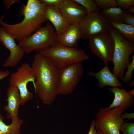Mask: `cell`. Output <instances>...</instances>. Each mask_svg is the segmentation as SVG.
<instances>
[{
  "label": "cell",
  "mask_w": 134,
  "mask_h": 134,
  "mask_svg": "<svg viewBox=\"0 0 134 134\" xmlns=\"http://www.w3.org/2000/svg\"><path fill=\"white\" fill-rule=\"evenodd\" d=\"M31 67L35 77L36 93L44 104H51L57 95L59 69L49 59L39 53L35 55Z\"/></svg>",
  "instance_id": "6da1fadb"
},
{
  "label": "cell",
  "mask_w": 134,
  "mask_h": 134,
  "mask_svg": "<svg viewBox=\"0 0 134 134\" xmlns=\"http://www.w3.org/2000/svg\"><path fill=\"white\" fill-rule=\"evenodd\" d=\"M46 5L39 0H28L22 7V13L24 16L20 22L9 24L4 22L5 15L0 18V25L8 33L19 42L28 37L48 21L45 15Z\"/></svg>",
  "instance_id": "7a4b0ae2"
},
{
  "label": "cell",
  "mask_w": 134,
  "mask_h": 134,
  "mask_svg": "<svg viewBox=\"0 0 134 134\" xmlns=\"http://www.w3.org/2000/svg\"><path fill=\"white\" fill-rule=\"evenodd\" d=\"M108 31L115 44L112 62V73L122 81L124 72L130 64V56L134 52V43L125 39L118 30L110 25Z\"/></svg>",
  "instance_id": "3957f363"
},
{
  "label": "cell",
  "mask_w": 134,
  "mask_h": 134,
  "mask_svg": "<svg viewBox=\"0 0 134 134\" xmlns=\"http://www.w3.org/2000/svg\"><path fill=\"white\" fill-rule=\"evenodd\" d=\"M49 59L59 69L67 66L81 62L90 57L83 50L56 42L48 49L39 52Z\"/></svg>",
  "instance_id": "277c9868"
},
{
  "label": "cell",
  "mask_w": 134,
  "mask_h": 134,
  "mask_svg": "<svg viewBox=\"0 0 134 134\" xmlns=\"http://www.w3.org/2000/svg\"><path fill=\"white\" fill-rule=\"evenodd\" d=\"M57 38L54 27L48 22L31 35L19 42L18 45L25 53L29 54L34 51L39 53L52 46L56 42Z\"/></svg>",
  "instance_id": "5b68a950"
},
{
  "label": "cell",
  "mask_w": 134,
  "mask_h": 134,
  "mask_svg": "<svg viewBox=\"0 0 134 134\" xmlns=\"http://www.w3.org/2000/svg\"><path fill=\"white\" fill-rule=\"evenodd\" d=\"M126 109L118 106L100 108L95 120V127L99 134H121L120 128L124 122L122 114Z\"/></svg>",
  "instance_id": "8992f818"
},
{
  "label": "cell",
  "mask_w": 134,
  "mask_h": 134,
  "mask_svg": "<svg viewBox=\"0 0 134 134\" xmlns=\"http://www.w3.org/2000/svg\"><path fill=\"white\" fill-rule=\"evenodd\" d=\"M84 69L81 63L72 64L59 69L57 94L72 93L82 79Z\"/></svg>",
  "instance_id": "52a82bcc"
},
{
  "label": "cell",
  "mask_w": 134,
  "mask_h": 134,
  "mask_svg": "<svg viewBox=\"0 0 134 134\" xmlns=\"http://www.w3.org/2000/svg\"><path fill=\"white\" fill-rule=\"evenodd\" d=\"M35 77L33 69L27 63L22 64L17 71L12 73L9 81L10 85L18 89L21 97L20 105H23L33 98L32 93L28 90L27 85L29 82L35 86Z\"/></svg>",
  "instance_id": "ba28073f"
},
{
  "label": "cell",
  "mask_w": 134,
  "mask_h": 134,
  "mask_svg": "<svg viewBox=\"0 0 134 134\" xmlns=\"http://www.w3.org/2000/svg\"><path fill=\"white\" fill-rule=\"evenodd\" d=\"M92 53L96 56L107 65L112 61L115 44L114 40L108 31L91 36L88 39Z\"/></svg>",
  "instance_id": "9c48e42d"
},
{
  "label": "cell",
  "mask_w": 134,
  "mask_h": 134,
  "mask_svg": "<svg viewBox=\"0 0 134 134\" xmlns=\"http://www.w3.org/2000/svg\"><path fill=\"white\" fill-rule=\"evenodd\" d=\"M110 25L109 20L100 12H93L79 23L81 38L86 40L92 35L107 31Z\"/></svg>",
  "instance_id": "30bf717a"
},
{
  "label": "cell",
  "mask_w": 134,
  "mask_h": 134,
  "mask_svg": "<svg viewBox=\"0 0 134 134\" xmlns=\"http://www.w3.org/2000/svg\"><path fill=\"white\" fill-rule=\"evenodd\" d=\"M13 36L0 27V43L10 52L5 62L3 65L4 67H13L16 66L23 58L25 53L15 41Z\"/></svg>",
  "instance_id": "8fae6325"
},
{
  "label": "cell",
  "mask_w": 134,
  "mask_h": 134,
  "mask_svg": "<svg viewBox=\"0 0 134 134\" xmlns=\"http://www.w3.org/2000/svg\"><path fill=\"white\" fill-rule=\"evenodd\" d=\"M57 7L65 18L71 23H79L88 15L85 8L74 0H63Z\"/></svg>",
  "instance_id": "7c38bea8"
},
{
  "label": "cell",
  "mask_w": 134,
  "mask_h": 134,
  "mask_svg": "<svg viewBox=\"0 0 134 134\" xmlns=\"http://www.w3.org/2000/svg\"><path fill=\"white\" fill-rule=\"evenodd\" d=\"M45 15L47 20L54 26L57 36L63 33L71 24L64 17L57 6L46 5Z\"/></svg>",
  "instance_id": "4fadbf2b"
},
{
  "label": "cell",
  "mask_w": 134,
  "mask_h": 134,
  "mask_svg": "<svg viewBox=\"0 0 134 134\" xmlns=\"http://www.w3.org/2000/svg\"><path fill=\"white\" fill-rule=\"evenodd\" d=\"M107 88L114 95L113 100L108 107L109 108L121 106L126 110L133 104L134 102L133 98L134 88L131 91H127L125 88L120 89L116 87L111 88L107 87Z\"/></svg>",
  "instance_id": "5bb4252c"
},
{
  "label": "cell",
  "mask_w": 134,
  "mask_h": 134,
  "mask_svg": "<svg viewBox=\"0 0 134 134\" xmlns=\"http://www.w3.org/2000/svg\"><path fill=\"white\" fill-rule=\"evenodd\" d=\"M86 73L88 75L93 77L98 80L97 87L98 88L102 89L108 86L121 88L122 86L118 78L110 71L107 65H105L101 70L97 72L89 71Z\"/></svg>",
  "instance_id": "9a60e30c"
},
{
  "label": "cell",
  "mask_w": 134,
  "mask_h": 134,
  "mask_svg": "<svg viewBox=\"0 0 134 134\" xmlns=\"http://www.w3.org/2000/svg\"><path fill=\"white\" fill-rule=\"evenodd\" d=\"M7 96L8 104L4 106V110L6 113V118L11 119L18 116L20 105L21 97L18 88L14 85H10L7 90Z\"/></svg>",
  "instance_id": "2e32d148"
},
{
  "label": "cell",
  "mask_w": 134,
  "mask_h": 134,
  "mask_svg": "<svg viewBox=\"0 0 134 134\" xmlns=\"http://www.w3.org/2000/svg\"><path fill=\"white\" fill-rule=\"evenodd\" d=\"M81 38L79 23H71L61 34L57 36L56 42L64 46L71 47H77L78 42Z\"/></svg>",
  "instance_id": "e0dca14e"
},
{
  "label": "cell",
  "mask_w": 134,
  "mask_h": 134,
  "mask_svg": "<svg viewBox=\"0 0 134 134\" xmlns=\"http://www.w3.org/2000/svg\"><path fill=\"white\" fill-rule=\"evenodd\" d=\"M11 123L8 125L3 122V117L0 116V134H21V126L23 120L18 116L11 119Z\"/></svg>",
  "instance_id": "ac0fdd59"
},
{
  "label": "cell",
  "mask_w": 134,
  "mask_h": 134,
  "mask_svg": "<svg viewBox=\"0 0 134 134\" xmlns=\"http://www.w3.org/2000/svg\"><path fill=\"white\" fill-rule=\"evenodd\" d=\"M110 25L117 29L126 40L134 42V27L123 23H117L109 21Z\"/></svg>",
  "instance_id": "d6986e66"
},
{
  "label": "cell",
  "mask_w": 134,
  "mask_h": 134,
  "mask_svg": "<svg viewBox=\"0 0 134 134\" xmlns=\"http://www.w3.org/2000/svg\"><path fill=\"white\" fill-rule=\"evenodd\" d=\"M126 11L117 7L102 9L100 12L109 21L120 23H123L122 17Z\"/></svg>",
  "instance_id": "ffe728a7"
},
{
  "label": "cell",
  "mask_w": 134,
  "mask_h": 134,
  "mask_svg": "<svg viewBox=\"0 0 134 134\" xmlns=\"http://www.w3.org/2000/svg\"><path fill=\"white\" fill-rule=\"evenodd\" d=\"M83 7L86 10L88 15L98 11L99 9L97 6L94 0H74Z\"/></svg>",
  "instance_id": "44dd1931"
},
{
  "label": "cell",
  "mask_w": 134,
  "mask_h": 134,
  "mask_svg": "<svg viewBox=\"0 0 134 134\" xmlns=\"http://www.w3.org/2000/svg\"><path fill=\"white\" fill-rule=\"evenodd\" d=\"M98 8L102 9L119 7L116 0H95Z\"/></svg>",
  "instance_id": "7402d4cb"
},
{
  "label": "cell",
  "mask_w": 134,
  "mask_h": 134,
  "mask_svg": "<svg viewBox=\"0 0 134 134\" xmlns=\"http://www.w3.org/2000/svg\"><path fill=\"white\" fill-rule=\"evenodd\" d=\"M132 61L128 66L127 70L124 75L122 81L124 83L130 82L131 79L133 72L134 69V54L132 55L131 58Z\"/></svg>",
  "instance_id": "603a6c76"
},
{
  "label": "cell",
  "mask_w": 134,
  "mask_h": 134,
  "mask_svg": "<svg viewBox=\"0 0 134 134\" xmlns=\"http://www.w3.org/2000/svg\"><path fill=\"white\" fill-rule=\"evenodd\" d=\"M120 131L121 134H134V123H128L124 122L121 125Z\"/></svg>",
  "instance_id": "cb8c5ba5"
},
{
  "label": "cell",
  "mask_w": 134,
  "mask_h": 134,
  "mask_svg": "<svg viewBox=\"0 0 134 134\" xmlns=\"http://www.w3.org/2000/svg\"><path fill=\"white\" fill-rule=\"evenodd\" d=\"M122 22L125 24L134 27V15L133 13L129 12L127 11L123 16Z\"/></svg>",
  "instance_id": "d4e9b609"
},
{
  "label": "cell",
  "mask_w": 134,
  "mask_h": 134,
  "mask_svg": "<svg viewBox=\"0 0 134 134\" xmlns=\"http://www.w3.org/2000/svg\"><path fill=\"white\" fill-rule=\"evenodd\" d=\"M119 7L123 9L134 6V0H116Z\"/></svg>",
  "instance_id": "484cf974"
},
{
  "label": "cell",
  "mask_w": 134,
  "mask_h": 134,
  "mask_svg": "<svg viewBox=\"0 0 134 134\" xmlns=\"http://www.w3.org/2000/svg\"><path fill=\"white\" fill-rule=\"evenodd\" d=\"M40 2L46 5L58 7L63 0H39Z\"/></svg>",
  "instance_id": "4316f807"
},
{
  "label": "cell",
  "mask_w": 134,
  "mask_h": 134,
  "mask_svg": "<svg viewBox=\"0 0 134 134\" xmlns=\"http://www.w3.org/2000/svg\"><path fill=\"white\" fill-rule=\"evenodd\" d=\"M21 1L20 0H4L3 3L6 10L9 9L13 5L16 3H20Z\"/></svg>",
  "instance_id": "83f0119b"
},
{
  "label": "cell",
  "mask_w": 134,
  "mask_h": 134,
  "mask_svg": "<svg viewBox=\"0 0 134 134\" xmlns=\"http://www.w3.org/2000/svg\"><path fill=\"white\" fill-rule=\"evenodd\" d=\"M87 134H99L95 128V120L92 121L89 132Z\"/></svg>",
  "instance_id": "f1b7e54d"
},
{
  "label": "cell",
  "mask_w": 134,
  "mask_h": 134,
  "mask_svg": "<svg viewBox=\"0 0 134 134\" xmlns=\"http://www.w3.org/2000/svg\"><path fill=\"white\" fill-rule=\"evenodd\" d=\"M10 72L8 70L2 71L0 70V81L8 76Z\"/></svg>",
  "instance_id": "f546056e"
},
{
  "label": "cell",
  "mask_w": 134,
  "mask_h": 134,
  "mask_svg": "<svg viewBox=\"0 0 134 134\" xmlns=\"http://www.w3.org/2000/svg\"><path fill=\"white\" fill-rule=\"evenodd\" d=\"M126 10L129 12L134 13V6L130 7Z\"/></svg>",
  "instance_id": "4dcf8cb0"
},
{
  "label": "cell",
  "mask_w": 134,
  "mask_h": 134,
  "mask_svg": "<svg viewBox=\"0 0 134 134\" xmlns=\"http://www.w3.org/2000/svg\"><path fill=\"white\" fill-rule=\"evenodd\" d=\"M134 86V81H132L129 84V86L130 87H132Z\"/></svg>",
  "instance_id": "1f68e13d"
},
{
  "label": "cell",
  "mask_w": 134,
  "mask_h": 134,
  "mask_svg": "<svg viewBox=\"0 0 134 134\" xmlns=\"http://www.w3.org/2000/svg\"><path fill=\"white\" fill-rule=\"evenodd\" d=\"M1 115H2L0 113V116H1Z\"/></svg>",
  "instance_id": "d6a6232c"
}]
</instances>
